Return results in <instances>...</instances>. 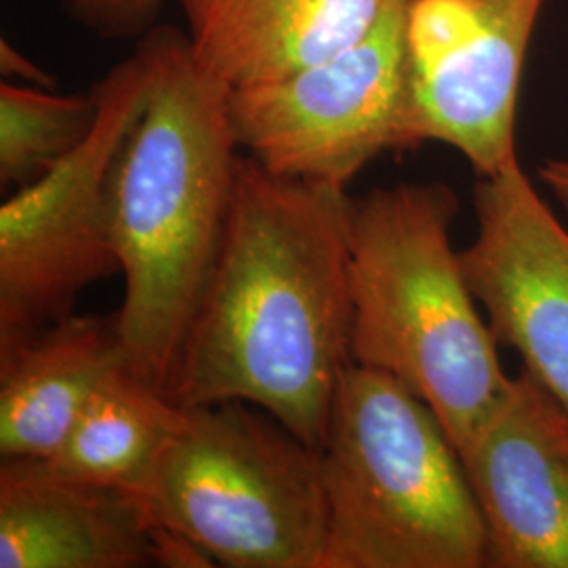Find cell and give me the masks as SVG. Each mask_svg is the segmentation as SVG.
I'll list each match as a JSON object with an SVG mask.
<instances>
[{
    "mask_svg": "<svg viewBox=\"0 0 568 568\" xmlns=\"http://www.w3.org/2000/svg\"><path fill=\"white\" fill-rule=\"evenodd\" d=\"M321 568H485L488 535L459 450L408 387L347 366L321 447Z\"/></svg>",
    "mask_w": 568,
    "mask_h": 568,
    "instance_id": "277c9868",
    "label": "cell"
},
{
    "mask_svg": "<svg viewBox=\"0 0 568 568\" xmlns=\"http://www.w3.org/2000/svg\"><path fill=\"white\" fill-rule=\"evenodd\" d=\"M459 457L487 525L488 567L568 568L567 408L523 368Z\"/></svg>",
    "mask_w": 568,
    "mask_h": 568,
    "instance_id": "8fae6325",
    "label": "cell"
},
{
    "mask_svg": "<svg viewBox=\"0 0 568 568\" xmlns=\"http://www.w3.org/2000/svg\"><path fill=\"white\" fill-rule=\"evenodd\" d=\"M143 495L163 525L217 567H323L321 450L260 406L185 408Z\"/></svg>",
    "mask_w": 568,
    "mask_h": 568,
    "instance_id": "5b68a950",
    "label": "cell"
},
{
    "mask_svg": "<svg viewBox=\"0 0 568 568\" xmlns=\"http://www.w3.org/2000/svg\"><path fill=\"white\" fill-rule=\"evenodd\" d=\"M406 0H389L365 39L302 72L230 91L236 142L267 171L347 187L384 152H400Z\"/></svg>",
    "mask_w": 568,
    "mask_h": 568,
    "instance_id": "52a82bcc",
    "label": "cell"
},
{
    "mask_svg": "<svg viewBox=\"0 0 568 568\" xmlns=\"http://www.w3.org/2000/svg\"><path fill=\"white\" fill-rule=\"evenodd\" d=\"M0 68H2V74L16 77L42 89H53V79L42 70L41 65L28 60L18 47H13L7 39L0 42Z\"/></svg>",
    "mask_w": 568,
    "mask_h": 568,
    "instance_id": "e0dca14e",
    "label": "cell"
},
{
    "mask_svg": "<svg viewBox=\"0 0 568 568\" xmlns=\"http://www.w3.org/2000/svg\"><path fill=\"white\" fill-rule=\"evenodd\" d=\"M91 93L98 119L84 142L0 206V342L72 316L89 284L121 272L110 182L150 93L142 51L116 63Z\"/></svg>",
    "mask_w": 568,
    "mask_h": 568,
    "instance_id": "8992f818",
    "label": "cell"
},
{
    "mask_svg": "<svg viewBox=\"0 0 568 568\" xmlns=\"http://www.w3.org/2000/svg\"><path fill=\"white\" fill-rule=\"evenodd\" d=\"M539 178L568 213V159H548L539 169Z\"/></svg>",
    "mask_w": 568,
    "mask_h": 568,
    "instance_id": "ac0fdd59",
    "label": "cell"
},
{
    "mask_svg": "<svg viewBox=\"0 0 568 568\" xmlns=\"http://www.w3.org/2000/svg\"><path fill=\"white\" fill-rule=\"evenodd\" d=\"M124 365L116 314H72L0 342V457L55 455L95 389Z\"/></svg>",
    "mask_w": 568,
    "mask_h": 568,
    "instance_id": "4fadbf2b",
    "label": "cell"
},
{
    "mask_svg": "<svg viewBox=\"0 0 568 568\" xmlns=\"http://www.w3.org/2000/svg\"><path fill=\"white\" fill-rule=\"evenodd\" d=\"M546 0H406L400 152L455 148L478 178L518 159L528 44Z\"/></svg>",
    "mask_w": 568,
    "mask_h": 568,
    "instance_id": "ba28073f",
    "label": "cell"
},
{
    "mask_svg": "<svg viewBox=\"0 0 568 568\" xmlns=\"http://www.w3.org/2000/svg\"><path fill=\"white\" fill-rule=\"evenodd\" d=\"M345 187L241 156L224 236L183 337L169 398L243 400L323 447L352 365Z\"/></svg>",
    "mask_w": 568,
    "mask_h": 568,
    "instance_id": "6da1fadb",
    "label": "cell"
},
{
    "mask_svg": "<svg viewBox=\"0 0 568 568\" xmlns=\"http://www.w3.org/2000/svg\"><path fill=\"white\" fill-rule=\"evenodd\" d=\"M145 567L215 565L143 493L61 474L47 459L0 462V568Z\"/></svg>",
    "mask_w": 568,
    "mask_h": 568,
    "instance_id": "30bf717a",
    "label": "cell"
},
{
    "mask_svg": "<svg viewBox=\"0 0 568 568\" xmlns=\"http://www.w3.org/2000/svg\"><path fill=\"white\" fill-rule=\"evenodd\" d=\"M457 211L445 183H398L352 199L349 352L352 363L419 396L462 450L509 375L450 241Z\"/></svg>",
    "mask_w": 568,
    "mask_h": 568,
    "instance_id": "3957f363",
    "label": "cell"
},
{
    "mask_svg": "<svg viewBox=\"0 0 568 568\" xmlns=\"http://www.w3.org/2000/svg\"><path fill=\"white\" fill-rule=\"evenodd\" d=\"M389 0H180L187 41L230 91L283 81L365 39Z\"/></svg>",
    "mask_w": 568,
    "mask_h": 568,
    "instance_id": "7c38bea8",
    "label": "cell"
},
{
    "mask_svg": "<svg viewBox=\"0 0 568 568\" xmlns=\"http://www.w3.org/2000/svg\"><path fill=\"white\" fill-rule=\"evenodd\" d=\"M138 49L150 63V93L110 182V236L124 278L116 316L133 371L169 396L224 236L241 145L230 89L183 32L154 26Z\"/></svg>",
    "mask_w": 568,
    "mask_h": 568,
    "instance_id": "7a4b0ae2",
    "label": "cell"
},
{
    "mask_svg": "<svg viewBox=\"0 0 568 568\" xmlns=\"http://www.w3.org/2000/svg\"><path fill=\"white\" fill-rule=\"evenodd\" d=\"M61 4L72 20L102 39L140 41L156 26L164 0H61Z\"/></svg>",
    "mask_w": 568,
    "mask_h": 568,
    "instance_id": "2e32d148",
    "label": "cell"
},
{
    "mask_svg": "<svg viewBox=\"0 0 568 568\" xmlns=\"http://www.w3.org/2000/svg\"><path fill=\"white\" fill-rule=\"evenodd\" d=\"M476 236L459 253L499 345L568 410V232L520 161L480 178Z\"/></svg>",
    "mask_w": 568,
    "mask_h": 568,
    "instance_id": "9c48e42d",
    "label": "cell"
},
{
    "mask_svg": "<svg viewBox=\"0 0 568 568\" xmlns=\"http://www.w3.org/2000/svg\"><path fill=\"white\" fill-rule=\"evenodd\" d=\"M183 410L131 365L121 366L103 379L47 462L74 478L143 493Z\"/></svg>",
    "mask_w": 568,
    "mask_h": 568,
    "instance_id": "5bb4252c",
    "label": "cell"
},
{
    "mask_svg": "<svg viewBox=\"0 0 568 568\" xmlns=\"http://www.w3.org/2000/svg\"><path fill=\"white\" fill-rule=\"evenodd\" d=\"M98 100L55 95L32 84H0V183L26 187L70 154L91 133Z\"/></svg>",
    "mask_w": 568,
    "mask_h": 568,
    "instance_id": "9a60e30c",
    "label": "cell"
}]
</instances>
